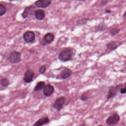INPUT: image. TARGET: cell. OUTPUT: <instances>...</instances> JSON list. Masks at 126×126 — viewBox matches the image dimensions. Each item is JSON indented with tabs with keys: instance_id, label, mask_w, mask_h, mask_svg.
Wrapping results in <instances>:
<instances>
[{
	"instance_id": "obj_17",
	"label": "cell",
	"mask_w": 126,
	"mask_h": 126,
	"mask_svg": "<svg viewBox=\"0 0 126 126\" xmlns=\"http://www.w3.org/2000/svg\"><path fill=\"white\" fill-rule=\"evenodd\" d=\"M31 7H26L25 9L23 14H22V16L24 18H26L27 17L28 14L29 13L30 10L32 9Z\"/></svg>"
},
{
	"instance_id": "obj_5",
	"label": "cell",
	"mask_w": 126,
	"mask_h": 126,
	"mask_svg": "<svg viewBox=\"0 0 126 126\" xmlns=\"http://www.w3.org/2000/svg\"><path fill=\"white\" fill-rule=\"evenodd\" d=\"M23 38L25 42L27 43H32L35 39V33L32 31H27L24 34Z\"/></svg>"
},
{
	"instance_id": "obj_11",
	"label": "cell",
	"mask_w": 126,
	"mask_h": 126,
	"mask_svg": "<svg viewBox=\"0 0 126 126\" xmlns=\"http://www.w3.org/2000/svg\"><path fill=\"white\" fill-rule=\"evenodd\" d=\"M72 71L68 68L64 69L61 72V76L62 79H67L69 78L72 74Z\"/></svg>"
},
{
	"instance_id": "obj_6",
	"label": "cell",
	"mask_w": 126,
	"mask_h": 126,
	"mask_svg": "<svg viewBox=\"0 0 126 126\" xmlns=\"http://www.w3.org/2000/svg\"><path fill=\"white\" fill-rule=\"evenodd\" d=\"M35 76V73L31 70H28L24 73L23 80L26 83H30L32 81Z\"/></svg>"
},
{
	"instance_id": "obj_20",
	"label": "cell",
	"mask_w": 126,
	"mask_h": 126,
	"mask_svg": "<svg viewBox=\"0 0 126 126\" xmlns=\"http://www.w3.org/2000/svg\"><path fill=\"white\" fill-rule=\"evenodd\" d=\"M88 21V19L87 18H83V19L79 20L78 21V23L80 24H86Z\"/></svg>"
},
{
	"instance_id": "obj_1",
	"label": "cell",
	"mask_w": 126,
	"mask_h": 126,
	"mask_svg": "<svg viewBox=\"0 0 126 126\" xmlns=\"http://www.w3.org/2000/svg\"><path fill=\"white\" fill-rule=\"evenodd\" d=\"M7 60L11 63H17L21 61V55L20 52L13 51L10 53L7 57Z\"/></svg>"
},
{
	"instance_id": "obj_4",
	"label": "cell",
	"mask_w": 126,
	"mask_h": 126,
	"mask_svg": "<svg viewBox=\"0 0 126 126\" xmlns=\"http://www.w3.org/2000/svg\"><path fill=\"white\" fill-rule=\"evenodd\" d=\"M120 118L117 114H114L112 116H109L106 120V123L109 126L115 125L118 123L120 121Z\"/></svg>"
},
{
	"instance_id": "obj_28",
	"label": "cell",
	"mask_w": 126,
	"mask_h": 126,
	"mask_svg": "<svg viewBox=\"0 0 126 126\" xmlns=\"http://www.w3.org/2000/svg\"><path fill=\"white\" fill-rule=\"evenodd\" d=\"M101 126V125H100V126Z\"/></svg>"
},
{
	"instance_id": "obj_8",
	"label": "cell",
	"mask_w": 126,
	"mask_h": 126,
	"mask_svg": "<svg viewBox=\"0 0 126 126\" xmlns=\"http://www.w3.org/2000/svg\"><path fill=\"white\" fill-rule=\"evenodd\" d=\"M54 89L53 86L50 84H48L44 86L43 88L44 94L47 97H49L54 92Z\"/></svg>"
},
{
	"instance_id": "obj_23",
	"label": "cell",
	"mask_w": 126,
	"mask_h": 126,
	"mask_svg": "<svg viewBox=\"0 0 126 126\" xmlns=\"http://www.w3.org/2000/svg\"><path fill=\"white\" fill-rule=\"evenodd\" d=\"M106 13H111V11H110V10H106Z\"/></svg>"
},
{
	"instance_id": "obj_7",
	"label": "cell",
	"mask_w": 126,
	"mask_h": 126,
	"mask_svg": "<svg viewBox=\"0 0 126 126\" xmlns=\"http://www.w3.org/2000/svg\"><path fill=\"white\" fill-rule=\"evenodd\" d=\"M51 3V0H38L35 3V4L40 8H45L49 6Z\"/></svg>"
},
{
	"instance_id": "obj_2",
	"label": "cell",
	"mask_w": 126,
	"mask_h": 126,
	"mask_svg": "<svg viewBox=\"0 0 126 126\" xmlns=\"http://www.w3.org/2000/svg\"><path fill=\"white\" fill-rule=\"evenodd\" d=\"M72 51L71 49H66L60 53L58 58L62 62H67L72 60Z\"/></svg>"
},
{
	"instance_id": "obj_9",
	"label": "cell",
	"mask_w": 126,
	"mask_h": 126,
	"mask_svg": "<svg viewBox=\"0 0 126 126\" xmlns=\"http://www.w3.org/2000/svg\"><path fill=\"white\" fill-rule=\"evenodd\" d=\"M49 122V120L47 117H45L39 119L35 123L34 126H43L45 124H47Z\"/></svg>"
},
{
	"instance_id": "obj_15",
	"label": "cell",
	"mask_w": 126,
	"mask_h": 126,
	"mask_svg": "<svg viewBox=\"0 0 126 126\" xmlns=\"http://www.w3.org/2000/svg\"><path fill=\"white\" fill-rule=\"evenodd\" d=\"M107 46L108 48L112 51L115 50L117 48V46L114 41H111V42H109V43L107 44Z\"/></svg>"
},
{
	"instance_id": "obj_13",
	"label": "cell",
	"mask_w": 126,
	"mask_h": 126,
	"mask_svg": "<svg viewBox=\"0 0 126 126\" xmlns=\"http://www.w3.org/2000/svg\"><path fill=\"white\" fill-rule=\"evenodd\" d=\"M54 36L53 34L51 33H49L45 35L44 37V40L45 42L47 44L51 43L54 40Z\"/></svg>"
},
{
	"instance_id": "obj_27",
	"label": "cell",
	"mask_w": 126,
	"mask_h": 126,
	"mask_svg": "<svg viewBox=\"0 0 126 126\" xmlns=\"http://www.w3.org/2000/svg\"><path fill=\"white\" fill-rule=\"evenodd\" d=\"M80 0V1H83V0Z\"/></svg>"
},
{
	"instance_id": "obj_18",
	"label": "cell",
	"mask_w": 126,
	"mask_h": 126,
	"mask_svg": "<svg viewBox=\"0 0 126 126\" xmlns=\"http://www.w3.org/2000/svg\"><path fill=\"white\" fill-rule=\"evenodd\" d=\"M6 13V9L5 7L2 5L0 4V16L3 15Z\"/></svg>"
},
{
	"instance_id": "obj_24",
	"label": "cell",
	"mask_w": 126,
	"mask_h": 126,
	"mask_svg": "<svg viewBox=\"0 0 126 126\" xmlns=\"http://www.w3.org/2000/svg\"><path fill=\"white\" fill-rule=\"evenodd\" d=\"M85 126V125H84V124H81V125H80V126Z\"/></svg>"
},
{
	"instance_id": "obj_10",
	"label": "cell",
	"mask_w": 126,
	"mask_h": 126,
	"mask_svg": "<svg viewBox=\"0 0 126 126\" xmlns=\"http://www.w3.org/2000/svg\"><path fill=\"white\" fill-rule=\"evenodd\" d=\"M35 16L37 20L40 21L42 20L45 17V13L43 10H38L36 11Z\"/></svg>"
},
{
	"instance_id": "obj_12",
	"label": "cell",
	"mask_w": 126,
	"mask_h": 126,
	"mask_svg": "<svg viewBox=\"0 0 126 126\" xmlns=\"http://www.w3.org/2000/svg\"><path fill=\"white\" fill-rule=\"evenodd\" d=\"M117 91L118 90L116 89V87L115 88L113 87H111L110 89L109 90L108 95H107V98L108 99H109L110 98L114 97L117 95Z\"/></svg>"
},
{
	"instance_id": "obj_21",
	"label": "cell",
	"mask_w": 126,
	"mask_h": 126,
	"mask_svg": "<svg viewBox=\"0 0 126 126\" xmlns=\"http://www.w3.org/2000/svg\"><path fill=\"white\" fill-rule=\"evenodd\" d=\"M46 67L44 66H42L39 69V72L41 74H43L46 72Z\"/></svg>"
},
{
	"instance_id": "obj_16",
	"label": "cell",
	"mask_w": 126,
	"mask_h": 126,
	"mask_svg": "<svg viewBox=\"0 0 126 126\" xmlns=\"http://www.w3.org/2000/svg\"><path fill=\"white\" fill-rule=\"evenodd\" d=\"M0 83L1 85L3 87H7L9 84V82L8 79L5 78L1 79L0 81Z\"/></svg>"
},
{
	"instance_id": "obj_3",
	"label": "cell",
	"mask_w": 126,
	"mask_h": 126,
	"mask_svg": "<svg viewBox=\"0 0 126 126\" xmlns=\"http://www.w3.org/2000/svg\"><path fill=\"white\" fill-rule=\"evenodd\" d=\"M66 101V98L63 96H61L57 98L55 100L53 107L57 111H59L62 109L64 104Z\"/></svg>"
},
{
	"instance_id": "obj_19",
	"label": "cell",
	"mask_w": 126,
	"mask_h": 126,
	"mask_svg": "<svg viewBox=\"0 0 126 126\" xmlns=\"http://www.w3.org/2000/svg\"><path fill=\"white\" fill-rule=\"evenodd\" d=\"M120 32V30L118 28H114L111 30L110 31V34L112 36H114L118 33Z\"/></svg>"
},
{
	"instance_id": "obj_14",
	"label": "cell",
	"mask_w": 126,
	"mask_h": 126,
	"mask_svg": "<svg viewBox=\"0 0 126 126\" xmlns=\"http://www.w3.org/2000/svg\"><path fill=\"white\" fill-rule=\"evenodd\" d=\"M45 83L44 81H41L38 82L34 90L36 92H38L42 90L45 86Z\"/></svg>"
},
{
	"instance_id": "obj_26",
	"label": "cell",
	"mask_w": 126,
	"mask_h": 126,
	"mask_svg": "<svg viewBox=\"0 0 126 126\" xmlns=\"http://www.w3.org/2000/svg\"><path fill=\"white\" fill-rule=\"evenodd\" d=\"M10 0V1H14V0Z\"/></svg>"
},
{
	"instance_id": "obj_22",
	"label": "cell",
	"mask_w": 126,
	"mask_h": 126,
	"mask_svg": "<svg viewBox=\"0 0 126 126\" xmlns=\"http://www.w3.org/2000/svg\"><path fill=\"white\" fill-rule=\"evenodd\" d=\"M126 89L125 88H121L120 90V93L121 94H126Z\"/></svg>"
},
{
	"instance_id": "obj_25",
	"label": "cell",
	"mask_w": 126,
	"mask_h": 126,
	"mask_svg": "<svg viewBox=\"0 0 126 126\" xmlns=\"http://www.w3.org/2000/svg\"><path fill=\"white\" fill-rule=\"evenodd\" d=\"M126 12H125V13H124V15L123 17H126Z\"/></svg>"
}]
</instances>
